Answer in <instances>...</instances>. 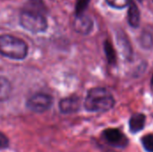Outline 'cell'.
Returning a JSON list of instances; mask_svg holds the SVG:
<instances>
[{"label": "cell", "instance_id": "7a4b0ae2", "mask_svg": "<svg viewBox=\"0 0 153 152\" xmlns=\"http://www.w3.org/2000/svg\"><path fill=\"white\" fill-rule=\"evenodd\" d=\"M115 99L112 94L104 88L96 87L88 91L84 108L89 112H107L113 108Z\"/></svg>", "mask_w": 153, "mask_h": 152}, {"label": "cell", "instance_id": "5b68a950", "mask_svg": "<svg viewBox=\"0 0 153 152\" xmlns=\"http://www.w3.org/2000/svg\"><path fill=\"white\" fill-rule=\"evenodd\" d=\"M73 28L81 35H88L93 29V21L87 14L79 13L73 21Z\"/></svg>", "mask_w": 153, "mask_h": 152}, {"label": "cell", "instance_id": "277c9868", "mask_svg": "<svg viewBox=\"0 0 153 152\" xmlns=\"http://www.w3.org/2000/svg\"><path fill=\"white\" fill-rule=\"evenodd\" d=\"M53 97L46 93H36L26 102V107L34 113H43L48 111L53 105Z\"/></svg>", "mask_w": 153, "mask_h": 152}, {"label": "cell", "instance_id": "8fae6325", "mask_svg": "<svg viewBox=\"0 0 153 152\" xmlns=\"http://www.w3.org/2000/svg\"><path fill=\"white\" fill-rule=\"evenodd\" d=\"M12 90V84L9 80L0 76V102H4L10 98Z\"/></svg>", "mask_w": 153, "mask_h": 152}, {"label": "cell", "instance_id": "5bb4252c", "mask_svg": "<svg viewBox=\"0 0 153 152\" xmlns=\"http://www.w3.org/2000/svg\"><path fill=\"white\" fill-rule=\"evenodd\" d=\"M142 144L146 151L153 152V134L144 135L142 138Z\"/></svg>", "mask_w": 153, "mask_h": 152}, {"label": "cell", "instance_id": "30bf717a", "mask_svg": "<svg viewBox=\"0 0 153 152\" xmlns=\"http://www.w3.org/2000/svg\"><path fill=\"white\" fill-rule=\"evenodd\" d=\"M145 116L143 114H135L129 120V127L132 133H136L143 130L145 125Z\"/></svg>", "mask_w": 153, "mask_h": 152}, {"label": "cell", "instance_id": "4fadbf2b", "mask_svg": "<svg viewBox=\"0 0 153 152\" xmlns=\"http://www.w3.org/2000/svg\"><path fill=\"white\" fill-rule=\"evenodd\" d=\"M106 3L115 9H124L127 7L131 0H105Z\"/></svg>", "mask_w": 153, "mask_h": 152}, {"label": "cell", "instance_id": "2e32d148", "mask_svg": "<svg viewBox=\"0 0 153 152\" xmlns=\"http://www.w3.org/2000/svg\"><path fill=\"white\" fill-rule=\"evenodd\" d=\"M152 84H153V77H152Z\"/></svg>", "mask_w": 153, "mask_h": 152}, {"label": "cell", "instance_id": "3957f363", "mask_svg": "<svg viewBox=\"0 0 153 152\" xmlns=\"http://www.w3.org/2000/svg\"><path fill=\"white\" fill-rule=\"evenodd\" d=\"M27 43L13 35H0V55L13 60H23L28 56Z\"/></svg>", "mask_w": 153, "mask_h": 152}, {"label": "cell", "instance_id": "6da1fadb", "mask_svg": "<svg viewBox=\"0 0 153 152\" xmlns=\"http://www.w3.org/2000/svg\"><path fill=\"white\" fill-rule=\"evenodd\" d=\"M46 13L47 8L42 0H28L20 13V25L33 34L45 32L48 28Z\"/></svg>", "mask_w": 153, "mask_h": 152}, {"label": "cell", "instance_id": "7c38bea8", "mask_svg": "<svg viewBox=\"0 0 153 152\" xmlns=\"http://www.w3.org/2000/svg\"><path fill=\"white\" fill-rule=\"evenodd\" d=\"M104 48H105V53H106L108 63L110 65H115L117 62V55H116V51H115L112 44L108 41H106Z\"/></svg>", "mask_w": 153, "mask_h": 152}, {"label": "cell", "instance_id": "9a60e30c", "mask_svg": "<svg viewBox=\"0 0 153 152\" xmlns=\"http://www.w3.org/2000/svg\"><path fill=\"white\" fill-rule=\"evenodd\" d=\"M9 145V140L8 138L0 132V149H5Z\"/></svg>", "mask_w": 153, "mask_h": 152}, {"label": "cell", "instance_id": "9c48e42d", "mask_svg": "<svg viewBox=\"0 0 153 152\" xmlns=\"http://www.w3.org/2000/svg\"><path fill=\"white\" fill-rule=\"evenodd\" d=\"M117 43L120 46L121 52L124 56L127 59H131L133 56V49L128 39L126 38V35H125L123 32L117 33Z\"/></svg>", "mask_w": 153, "mask_h": 152}, {"label": "cell", "instance_id": "8992f818", "mask_svg": "<svg viewBox=\"0 0 153 152\" xmlns=\"http://www.w3.org/2000/svg\"><path fill=\"white\" fill-rule=\"evenodd\" d=\"M104 139L112 146L123 148L126 147L128 143V140L126 136L118 129L111 128L107 129L103 133Z\"/></svg>", "mask_w": 153, "mask_h": 152}, {"label": "cell", "instance_id": "ba28073f", "mask_svg": "<svg viewBox=\"0 0 153 152\" xmlns=\"http://www.w3.org/2000/svg\"><path fill=\"white\" fill-rule=\"evenodd\" d=\"M128 7H129L128 8V14H127L128 23L133 28H138V26L140 25V22H141L140 10H139L137 4L133 0L130 1Z\"/></svg>", "mask_w": 153, "mask_h": 152}, {"label": "cell", "instance_id": "52a82bcc", "mask_svg": "<svg viewBox=\"0 0 153 152\" xmlns=\"http://www.w3.org/2000/svg\"><path fill=\"white\" fill-rule=\"evenodd\" d=\"M81 107V99L77 96H69L62 99L59 102V110L62 114H73L77 112Z\"/></svg>", "mask_w": 153, "mask_h": 152}]
</instances>
